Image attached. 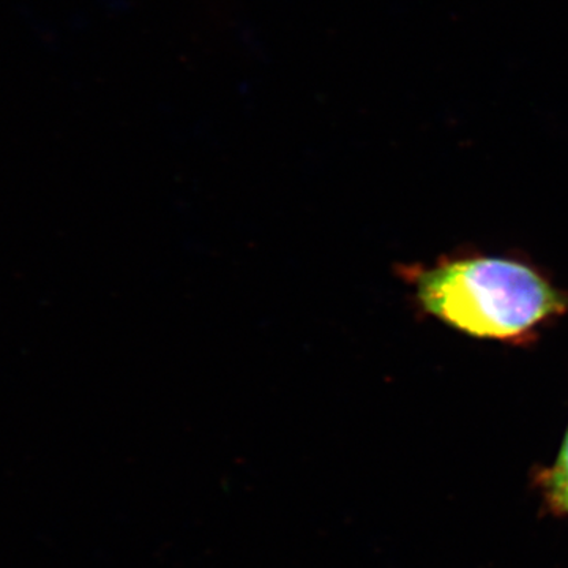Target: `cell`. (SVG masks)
I'll return each instance as SVG.
<instances>
[{
	"instance_id": "obj_1",
	"label": "cell",
	"mask_w": 568,
	"mask_h": 568,
	"mask_svg": "<svg viewBox=\"0 0 568 568\" xmlns=\"http://www.w3.org/2000/svg\"><path fill=\"white\" fill-rule=\"evenodd\" d=\"M396 271L422 312L474 338L518 343L568 315L567 291L511 257H452Z\"/></svg>"
},
{
	"instance_id": "obj_2",
	"label": "cell",
	"mask_w": 568,
	"mask_h": 568,
	"mask_svg": "<svg viewBox=\"0 0 568 568\" xmlns=\"http://www.w3.org/2000/svg\"><path fill=\"white\" fill-rule=\"evenodd\" d=\"M541 495L555 514L568 517V426L555 463L537 476Z\"/></svg>"
}]
</instances>
